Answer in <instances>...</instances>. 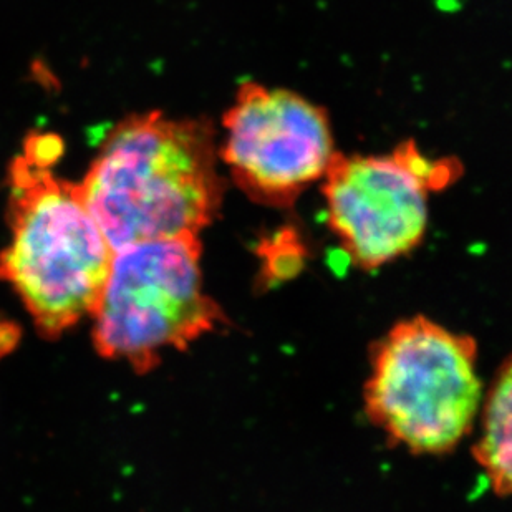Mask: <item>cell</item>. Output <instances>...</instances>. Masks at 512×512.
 <instances>
[{"label": "cell", "mask_w": 512, "mask_h": 512, "mask_svg": "<svg viewBox=\"0 0 512 512\" xmlns=\"http://www.w3.org/2000/svg\"><path fill=\"white\" fill-rule=\"evenodd\" d=\"M78 188L113 252L199 237L223 203L213 125L160 112L128 116L108 133Z\"/></svg>", "instance_id": "obj_1"}, {"label": "cell", "mask_w": 512, "mask_h": 512, "mask_svg": "<svg viewBox=\"0 0 512 512\" xmlns=\"http://www.w3.org/2000/svg\"><path fill=\"white\" fill-rule=\"evenodd\" d=\"M54 165L27 146L12 161L10 242L0 252V281L47 340L92 317L115 256L78 184L57 178Z\"/></svg>", "instance_id": "obj_2"}, {"label": "cell", "mask_w": 512, "mask_h": 512, "mask_svg": "<svg viewBox=\"0 0 512 512\" xmlns=\"http://www.w3.org/2000/svg\"><path fill=\"white\" fill-rule=\"evenodd\" d=\"M478 343L416 315L370 348L363 390L368 420L413 455H446L473 431L483 408Z\"/></svg>", "instance_id": "obj_3"}, {"label": "cell", "mask_w": 512, "mask_h": 512, "mask_svg": "<svg viewBox=\"0 0 512 512\" xmlns=\"http://www.w3.org/2000/svg\"><path fill=\"white\" fill-rule=\"evenodd\" d=\"M198 236L145 242L115 252L112 271L93 312L98 355L148 373L166 352L219 330L228 319L206 294Z\"/></svg>", "instance_id": "obj_4"}, {"label": "cell", "mask_w": 512, "mask_h": 512, "mask_svg": "<svg viewBox=\"0 0 512 512\" xmlns=\"http://www.w3.org/2000/svg\"><path fill=\"white\" fill-rule=\"evenodd\" d=\"M455 158H430L415 141L387 155H335L322 179L327 224L353 266L377 271L420 247L430 196L456 183Z\"/></svg>", "instance_id": "obj_5"}, {"label": "cell", "mask_w": 512, "mask_h": 512, "mask_svg": "<svg viewBox=\"0 0 512 512\" xmlns=\"http://www.w3.org/2000/svg\"><path fill=\"white\" fill-rule=\"evenodd\" d=\"M223 126L221 158L232 181L267 208H292L339 153L327 110L285 88L242 83Z\"/></svg>", "instance_id": "obj_6"}, {"label": "cell", "mask_w": 512, "mask_h": 512, "mask_svg": "<svg viewBox=\"0 0 512 512\" xmlns=\"http://www.w3.org/2000/svg\"><path fill=\"white\" fill-rule=\"evenodd\" d=\"M473 456L494 493L512 496V353L499 368L481 408Z\"/></svg>", "instance_id": "obj_7"}, {"label": "cell", "mask_w": 512, "mask_h": 512, "mask_svg": "<svg viewBox=\"0 0 512 512\" xmlns=\"http://www.w3.org/2000/svg\"><path fill=\"white\" fill-rule=\"evenodd\" d=\"M257 252L261 257L259 277L267 287L299 276L304 267L305 249L297 234L292 231L281 232L277 237L262 241Z\"/></svg>", "instance_id": "obj_8"}]
</instances>
